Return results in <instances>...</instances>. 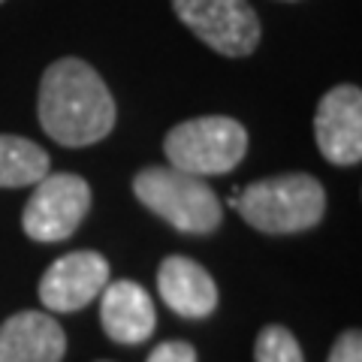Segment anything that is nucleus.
<instances>
[{
    "instance_id": "16",
    "label": "nucleus",
    "mask_w": 362,
    "mask_h": 362,
    "mask_svg": "<svg viewBox=\"0 0 362 362\" xmlns=\"http://www.w3.org/2000/svg\"><path fill=\"white\" fill-rule=\"evenodd\" d=\"M0 4H4V0H0Z\"/></svg>"
},
{
    "instance_id": "14",
    "label": "nucleus",
    "mask_w": 362,
    "mask_h": 362,
    "mask_svg": "<svg viewBox=\"0 0 362 362\" xmlns=\"http://www.w3.org/2000/svg\"><path fill=\"white\" fill-rule=\"evenodd\" d=\"M148 362H197V350L187 341H163V344H157Z\"/></svg>"
},
{
    "instance_id": "1",
    "label": "nucleus",
    "mask_w": 362,
    "mask_h": 362,
    "mask_svg": "<svg viewBox=\"0 0 362 362\" xmlns=\"http://www.w3.org/2000/svg\"><path fill=\"white\" fill-rule=\"evenodd\" d=\"M40 124L54 142L82 148L106 139L115 127V100L90 64L61 58L42 73Z\"/></svg>"
},
{
    "instance_id": "4",
    "label": "nucleus",
    "mask_w": 362,
    "mask_h": 362,
    "mask_svg": "<svg viewBox=\"0 0 362 362\" xmlns=\"http://www.w3.org/2000/svg\"><path fill=\"white\" fill-rule=\"evenodd\" d=\"M163 151L169 166L187 175H223L242 163L247 151V130L226 115L190 118L166 133Z\"/></svg>"
},
{
    "instance_id": "13",
    "label": "nucleus",
    "mask_w": 362,
    "mask_h": 362,
    "mask_svg": "<svg viewBox=\"0 0 362 362\" xmlns=\"http://www.w3.org/2000/svg\"><path fill=\"white\" fill-rule=\"evenodd\" d=\"M254 362H305L302 347L284 326H266L257 338Z\"/></svg>"
},
{
    "instance_id": "10",
    "label": "nucleus",
    "mask_w": 362,
    "mask_h": 362,
    "mask_svg": "<svg viewBox=\"0 0 362 362\" xmlns=\"http://www.w3.org/2000/svg\"><path fill=\"white\" fill-rule=\"evenodd\" d=\"M103 302H100V320L112 341L121 344H139L151 338L157 326L154 302L139 284L133 281H115L103 287Z\"/></svg>"
},
{
    "instance_id": "9",
    "label": "nucleus",
    "mask_w": 362,
    "mask_h": 362,
    "mask_svg": "<svg viewBox=\"0 0 362 362\" xmlns=\"http://www.w3.org/2000/svg\"><path fill=\"white\" fill-rule=\"evenodd\" d=\"M66 335L49 314L21 311L0 326V362H61Z\"/></svg>"
},
{
    "instance_id": "11",
    "label": "nucleus",
    "mask_w": 362,
    "mask_h": 362,
    "mask_svg": "<svg viewBox=\"0 0 362 362\" xmlns=\"http://www.w3.org/2000/svg\"><path fill=\"white\" fill-rule=\"evenodd\" d=\"M157 290L181 317H206L218 305L214 278L190 257H166L157 269Z\"/></svg>"
},
{
    "instance_id": "5",
    "label": "nucleus",
    "mask_w": 362,
    "mask_h": 362,
    "mask_svg": "<svg viewBox=\"0 0 362 362\" xmlns=\"http://www.w3.org/2000/svg\"><path fill=\"white\" fill-rule=\"evenodd\" d=\"M175 16L226 58H245L259 45V21L247 0H173Z\"/></svg>"
},
{
    "instance_id": "8",
    "label": "nucleus",
    "mask_w": 362,
    "mask_h": 362,
    "mask_svg": "<svg viewBox=\"0 0 362 362\" xmlns=\"http://www.w3.org/2000/svg\"><path fill=\"white\" fill-rule=\"evenodd\" d=\"M109 284V263L97 251H73L45 269L40 299L49 311L70 314L94 302Z\"/></svg>"
},
{
    "instance_id": "2",
    "label": "nucleus",
    "mask_w": 362,
    "mask_h": 362,
    "mask_svg": "<svg viewBox=\"0 0 362 362\" xmlns=\"http://www.w3.org/2000/svg\"><path fill=\"white\" fill-rule=\"evenodd\" d=\"M233 206L254 230L269 235H287L311 230L323 221L326 190L314 175L290 173L245 187Z\"/></svg>"
},
{
    "instance_id": "6",
    "label": "nucleus",
    "mask_w": 362,
    "mask_h": 362,
    "mask_svg": "<svg viewBox=\"0 0 362 362\" xmlns=\"http://www.w3.org/2000/svg\"><path fill=\"white\" fill-rule=\"evenodd\" d=\"M30 194L21 226L33 242H64L78 230L90 209V187L73 173L40 178Z\"/></svg>"
},
{
    "instance_id": "12",
    "label": "nucleus",
    "mask_w": 362,
    "mask_h": 362,
    "mask_svg": "<svg viewBox=\"0 0 362 362\" xmlns=\"http://www.w3.org/2000/svg\"><path fill=\"white\" fill-rule=\"evenodd\" d=\"M49 175V154L25 136L0 133V187H28Z\"/></svg>"
},
{
    "instance_id": "7",
    "label": "nucleus",
    "mask_w": 362,
    "mask_h": 362,
    "mask_svg": "<svg viewBox=\"0 0 362 362\" xmlns=\"http://www.w3.org/2000/svg\"><path fill=\"white\" fill-rule=\"evenodd\" d=\"M317 148L335 166H356L362 160V90L338 85L317 103L314 115Z\"/></svg>"
},
{
    "instance_id": "15",
    "label": "nucleus",
    "mask_w": 362,
    "mask_h": 362,
    "mask_svg": "<svg viewBox=\"0 0 362 362\" xmlns=\"http://www.w3.org/2000/svg\"><path fill=\"white\" fill-rule=\"evenodd\" d=\"M329 362H362V338L356 329L338 338L332 354H329Z\"/></svg>"
},
{
    "instance_id": "3",
    "label": "nucleus",
    "mask_w": 362,
    "mask_h": 362,
    "mask_svg": "<svg viewBox=\"0 0 362 362\" xmlns=\"http://www.w3.org/2000/svg\"><path fill=\"white\" fill-rule=\"evenodd\" d=\"M133 194L145 209L181 233L206 235L223 221V206L214 190L197 175L175 166H148L133 178Z\"/></svg>"
}]
</instances>
